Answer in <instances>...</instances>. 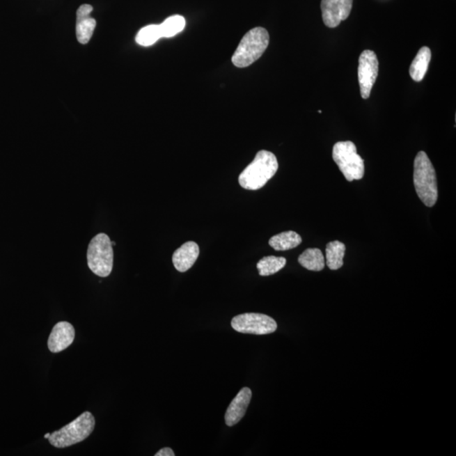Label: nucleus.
I'll list each match as a JSON object with an SVG mask.
<instances>
[{
  "label": "nucleus",
  "instance_id": "1",
  "mask_svg": "<svg viewBox=\"0 0 456 456\" xmlns=\"http://www.w3.org/2000/svg\"><path fill=\"white\" fill-rule=\"evenodd\" d=\"M277 158L268 150H260L251 164L246 166L239 177L242 188L257 190L263 188L278 170Z\"/></svg>",
  "mask_w": 456,
  "mask_h": 456
},
{
  "label": "nucleus",
  "instance_id": "2",
  "mask_svg": "<svg viewBox=\"0 0 456 456\" xmlns=\"http://www.w3.org/2000/svg\"><path fill=\"white\" fill-rule=\"evenodd\" d=\"M414 182L416 194L427 207H433L438 201L437 176L426 152H419L414 160Z\"/></svg>",
  "mask_w": 456,
  "mask_h": 456
},
{
  "label": "nucleus",
  "instance_id": "3",
  "mask_svg": "<svg viewBox=\"0 0 456 456\" xmlns=\"http://www.w3.org/2000/svg\"><path fill=\"white\" fill-rule=\"evenodd\" d=\"M269 43V35L263 27H255L244 35L235 53L233 55L232 61L234 65L239 68H245L262 56L267 49Z\"/></svg>",
  "mask_w": 456,
  "mask_h": 456
},
{
  "label": "nucleus",
  "instance_id": "4",
  "mask_svg": "<svg viewBox=\"0 0 456 456\" xmlns=\"http://www.w3.org/2000/svg\"><path fill=\"white\" fill-rule=\"evenodd\" d=\"M95 423L96 422L91 412H83L73 422L51 434L49 443L56 448H66L84 441L93 433Z\"/></svg>",
  "mask_w": 456,
  "mask_h": 456
},
{
  "label": "nucleus",
  "instance_id": "5",
  "mask_svg": "<svg viewBox=\"0 0 456 456\" xmlns=\"http://www.w3.org/2000/svg\"><path fill=\"white\" fill-rule=\"evenodd\" d=\"M87 264L95 275L108 277L113 267L112 241L105 233H98L91 240L87 249Z\"/></svg>",
  "mask_w": 456,
  "mask_h": 456
},
{
  "label": "nucleus",
  "instance_id": "6",
  "mask_svg": "<svg viewBox=\"0 0 456 456\" xmlns=\"http://www.w3.org/2000/svg\"><path fill=\"white\" fill-rule=\"evenodd\" d=\"M333 160L348 182L360 180L364 176V161L356 152L354 142L339 141L332 150Z\"/></svg>",
  "mask_w": 456,
  "mask_h": 456
},
{
  "label": "nucleus",
  "instance_id": "7",
  "mask_svg": "<svg viewBox=\"0 0 456 456\" xmlns=\"http://www.w3.org/2000/svg\"><path fill=\"white\" fill-rule=\"evenodd\" d=\"M235 331L243 334L268 335L277 330L276 320L272 317L257 313H246L234 317L231 322Z\"/></svg>",
  "mask_w": 456,
  "mask_h": 456
},
{
  "label": "nucleus",
  "instance_id": "8",
  "mask_svg": "<svg viewBox=\"0 0 456 456\" xmlns=\"http://www.w3.org/2000/svg\"><path fill=\"white\" fill-rule=\"evenodd\" d=\"M358 74L361 97L366 100L370 97L379 74V61L374 51L364 50L361 54Z\"/></svg>",
  "mask_w": 456,
  "mask_h": 456
},
{
  "label": "nucleus",
  "instance_id": "9",
  "mask_svg": "<svg viewBox=\"0 0 456 456\" xmlns=\"http://www.w3.org/2000/svg\"><path fill=\"white\" fill-rule=\"evenodd\" d=\"M354 0H322L321 11L324 25L336 29L349 17Z\"/></svg>",
  "mask_w": 456,
  "mask_h": 456
},
{
  "label": "nucleus",
  "instance_id": "10",
  "mask_svg": "<svg viewBox=\"0 0 456 456\" xmlns=\"http://www.w3.org/2000/svg\"><path fill=\"white\" fill-rule=\"evenodd\" d=\"M75 331L72 324L62 321L54 325L51 331L47 346L51 352L58 354L68 348L74 340Z\"/></svg>",
  "mask_w": 456,
  "mask_h": 456
},
{
  "label": "nucleus",
  "instance_id": "11",
  "mask_svg": "<svg viewBox=\"0 0 456 456\" xmlns=\"http://www.w3.org/2000/svg\"><path fill=\"white\" fill-rule=\"evenodd\" d=\"M252 398L251 388L244 387L230 404L225 415V421L229 427L236 425L244 418Z\"/></svg>",
  "mask_w": 456,
  "mask_h": 456
},
{
  "label": "nucleus",
  "instance_id": "12",
  "mask_svg": "<svg viewBox=\"0 0 456 456\" xmlns=\"http://www.w3.org/2000/svg\"><path fill=\"white\" fill-rule=\"evenodd\" d=\"M199 255V245L196 242H186L173 253V263L174 267L180 272H187L196 262Z\"/></svg>",
  "mask_w": 456,
  "mask_h": 456
},
{
  "label": "nucleus",
  "instance_id": "13",
  "mask_svg": "<svg viewBox=\"0 0 456 456\" xmlns=\"http://www.w3.org/2000/svg\"><path fill=\"white\" fill-rule=\"evenodd\" d=\"M93 10V7L90 5H82L77 10V37L81 45L89 42L96 29V19L91 17Z\"/></svg>",
  "mask_w": 456,
  "mask_h": 456
},
{
  "label": "nucleus",
  "instance_id": "14",
  "mask_svg": "<svg viewBox=\"0 0 456 456\" xmlns=\"http://www.w3.org/2000/svg\"><path fill=\"white\" fill-rule=\"evenodd\" d=\"M432 53L430 47H423L420 49L418 54L412 61L410 66L409 73L412 80L420 82L423 80L427 73L428 65L431 61Z\"/></svg>",
  "mask_w": 456,
  "mask_h": 456
},
{
  "label": "nucleus",
  "instance_id": "15",
  "mask_svg": "<svg viewBox=\"0 0 456 456\" xmlns=\"http://www.w3.org/2000/svg\"><path fill=\"white\" fill-rule=\"evenodd\" d=\"M302 237L299 233L288 231L276 234L269 240V244L276 251L292 249L302 244Z\"/></svg>",
  "mask_w": 456,
  "mask_h": 456
},
{
  "label": "nucleus",
  "instance_id": "16",
  "mask_svg": "<svg viewBox=\"0 0 456 456\" xmlns=\"http://www.w3.org/2000/svg\"><path fill=\"white\" fill-rule=\"evenodd\" d=\"M346 246L342 242L332 241L327 245L325 258L329 269L336 271L343 267Z\"/></svg>",
  "mask_w": 456,
  "mask_h": 456
},
{
  "label": "nucleus",
  "instance_id": "17",
  "mask_svg": "<svg viewBox=\"0 0 456 456\" xmlns=\"http://www.w3.org/2000/svg\"><path fill=\"white\" fill-rule=\"evenodd\" d=\"M299 262L303 267L312 272H321L325 267L324 257L320 249H307L299 257Z\"/></svg>",
  "mask_w": 456,
  "mask_h": 456
},
{
  "label": "nucleus",
  "instance_id": "18",
  "mask_svg": "<svg viewBox=\"0 0 456 456\" xmlns=\"http://www.w3.org/2000/svg\"><path fill=\"white\" fill-rule=\"evenodd\" d=\"M287 260L284 257L267 256L262 258L257 264L258 272L261 276L274 275L285 267Z\"/></svg>",
  "mask_w": 456,
  "mask_h": 456
},
{
  "label": "nucleus",
  "instance_id": "19",
  "mask_svg": "<svg viewBox=\"0 0 456 456\" xmlns=\"http://www.w3.org/2000/svg\"><path fill=\"white\" fill-rule=\"evenodd\" d=\"M185 25V19L182 15H172L159 25L162 38L174 37L184 29Z\"/></svg>",
  "mask_w": 456,
  "mask_h": 456
},
{
  "label": "nucleus",
  "instance_id": "20",
  "mask_svg": "<svg viewBox=\"0 0 456 456\" xmlns=\"http://www.w3.org/2000/svg\"><path fill=\"white\" fill-rule=\"evenodd\" d=\"M162 38L159 25H150L139 31L136 41L144 47L152 46Z\"/></svg>",
  "mask_w": 456,
  "mask_h": 456
},
{
  "label": "nucleus",
  "instance_id": "21",
  "mask_svg": "<svg viewBox=\"0 0 456 456\" xmlns=\"http://www.w3.org/2000/svg\"><path fill=\"white\" fill-rule=\"evenodd\" d=\"M155 456H175V453H174L171 448L166 447L158 451Z\"/></svg>",
  "mask_w": 456,
  "mask_h": 456
},
{
  "label": "nucleus",
  "instance_id": "22",
  "mask_svg": "<svg viewBox=\"0 0 456 456\" xmlns=\"http://www.w3.org/2000/svg\"><path fill=\"white\" fill-rule=\"evenodd\" d=\"M50 435H51L50 433H49V434H46L45 435V438L47 439H49V438L50 437Z\"/></svg>",
  "mask_w": 456,
  "mask_h": 456
}]
</instances>
